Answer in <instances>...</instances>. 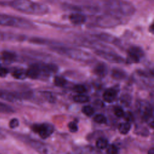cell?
<instances>
[{
	"label": "cell",
	"mask_w": 154,
	"mask_h": 154,
	"mask_svg": "<svg viewBox=\"0 0 154 154\" xmlns=\"http://www.w3.org/2000/svg\"><path fill=\"white\" fill-rule=\"evenodd\" d=\"M10 5L19 11L34 15H43L48 13L49 8L46 5L32 0H13Z\"/></svg>",
	"instance_id": "1"
},
{
	"label": "cell",
	"mask_w": 154,
	"mask_h": 154,
	"mask_svg": "<svg viewBox=\"0 0 154 154\" xmlns=\"http://www.w3.org/2000/svg\"><path fill=\"white\" fill-rule=\"evenodd\" d=\"M104 7L107 13L120 17L131 16L135 11L134 5L125 0H108Z\"/></svg>",
	"instance_id": "2"
},
{
	"label": "cell",
	"mask_w": 154,
	"mask_h": 154,
	"mask_svg": "<svg viewBox=\"0 0 154 154\" xmlns=\"http://www.w3.org/2000/svg\"><path fill=\"white\" fill-rule=\"evenodd\" d=\"M51 49L59 54L80 62L90 63L94 60L90 54L79 49L64 46H54Z\"/></svg>",
	"instance_id": "3"
},
{
	"label": "cell",
	"mask_w": 154,
	"mask_h": 154,
	"mask_svg": "<svg viewBox=\"0 0 154 154\" xmlns=\"http://www.w3.org/2000/svg\"><path fill=\"white\" fill-rule=\"evenodd\" d=\"M0 25L25 29L35 28L32 22L26 19L3 13H0Z\"/></svg>",
	"instance_id": "4"
},
{
	"label": "cell",
	"mask_w": 154,
	"mask_h": 154,
	"mask_svg": "<svg viewBox=\"0 0 154 154\" xmlns=\"http://www.w3.org/2000/svg\"><path fill=\"white\" fill-rule=\"evenodd\" d=\"M122 18L107 13L98 16L95 20V25L101 28H112L122 24Z\"/></svg>",
	"instance_id": "5"
},
{
	"label": "cell",
	"mask_w": 154,
	"mask_h": 154,
	"mask_svg": "<svg viewBox=\"0 0 154 154\" xmlns=\"http://www.w3.org/2000/svg\"><path fill=\"white\" fill-rule=\"evenodd\" d=\"M11 134L19 139L21 141L25 143V144L29 145L30 147L33 148L34 150H37L40 153H48L49 152V147L48 146L45 145L44 143L41 141L35 140L34 139H32L30 137L16 132H11Z\"/></svg>",
	"instance_id": "6"
},
{
	"label": "cell",
	"mask_w": 154,
	"mask_h": 154,
	"mask_svg": "<svg viewBox=\"0 0 154 154\" xmlns=\"http://www.w3.org/2000/svg\"><path fill=\"white\" fill-rule=\"evenodd\" d=\"M96 54L102 58L112 63H122L125 61L124 58L117 54L108 51L106 49H96Z\"/></svg>",
	"instance_id": "7"
},
{
	"label": "cell",
	"mask_w": 154,
	"mask_h": 154,
	"mask_svg": "<svg viewBox=\"0 0 154 154\" xmlns=\"http://www.w3.org/2000/svg\"><path fill=\"white\" fill-rule=\"evenodd\" d=\"M32 129L37 133L42 139H46L50 137L54 131V126L49 123L34 124L32 126Z\"/></svg>",
	"instance_id": "8"
},
{
	"label": "cell",
	"mask_w": 154,
	"mask_h": 154,
	"mask_svg": "<svg viewBox=\"0 0 154 154\" xmlns=\"http://www.w3.org/2000/svg\"><path fill=\"white\" fill-rule=\"evenodd\" d=\"M143 56L144 52L140 48L132 46L128 51V57L126 61L127 63H138Z\"/></svg>",
	"instance_id": "9"
},
{
	"label": "cell",
	"mask_w": 154,
	"mask_h": 154,
	"mask_svg": "<svg viewBox=\"0 0 154 154\" xmlns=\"http://www.w3.org/2000/svg\"><path fill=\"white\" fill-rule=\"evenodd\" d=\"M27 78L32 79H37L42 76H44L42 63H33L26 70Z\"/></svg>",
	"instance_id": "10"
},
{
	"label": "cell",
	"mask_w": 154,
	"mask_h": 154,
	"mask_svg": "<svg viewBox=\"0 0 154 154\" xmlns=\"http://www.w3.org/2000/svg\"><path fill=\"white\" fill-rule=\"evenodd\" d=\"M138 109L140 114L141 115L142 118L145 121H147L148 120H150V118H152V107L147 102L143 100L139 102L138 105Z\"/></svg>",
	"instance_id": "11"
},
{
	"label": "cell",
	"mask_w": 154,
	"mask_h": 154,
	"mask_svg": "<svg viewBox=\"0 0 154 154\" xmlns=\"http://www.w3.org/2000/svg\"><path fill=\"white\" fill-rule=\"evenodd\" d=\"M0 99L6 101L14 102L22 99L21 93L10 91L4 89H0Z\"/></svg>",
	"instance_id": "12"
},
{
	"label": "cell",
	"mask_w": 154,
	"mask_h": 154,
	"mask_svg": "<svg viewBox=\"0 0 154 154\" xmlns=\"http://www.w3.org/2000/svg\"><path fill=\"white\" fill-rule=\"evenodd\" d=\"M25 38L24 35L0 31V42H19Z\"/></svg>",
	"instance_id": "13"
},
{
	"label": "cell",
	"mask_w": 154,
	"mask_h": 154,
	"mask_svg": "<svg viewBox=\"0 0 154 154\" xmlns=\"http://www.w3.org/2000/svg\"><path fill=\"white\" fill-rule=\"evenodd\" d=\"M70 22L76 25H80L84 23L87 20V17L85 14L80 12H75L71 13L69 16Z\"/></svg>",
	"instance_id": "14"
},
{
	"label": "cell",
	"mask_w": 154,
	"mask_h": 154,
	"mask_svg": "<svg viewBox=\"0 0 154 154\" xmlns=\"http://www.w3.org/2000/svg\"><path fill=\"white\" fill-rule=\"evenodd\" d=\"M117 94V91L116 89L112 88H109L106 89L103 94V98L104 100L108 103L112 102Z\"/></svg>",
	"instance_id": "15"
},
{
	"label": "cell",
	"mask_w": 154,
	"mask_h": 154,
	"mask_svg": "<svg viewBox=\"0 0 154 154\" xmlns=\"http://www.w3.org/2000/svg\"><path fill=\"white\" fill-rule=\"evenodd\" d=\"M94 38H96L97 40L112 43H116L118 42V40L114 37L113 35L106 34V33H100L98 34L93 35Z\"/></svg>",
	"instance_id": "16"
},
{
	"label": "cell",
	"mask_w": 154,
	"mask_h": 154,
	"mask_svg": "<svg viewBox=\"0 0 154 154\" xmlns=\"http://www.w3.org/2000/svg\"><path fill=\"white\" fill-rule=\"evenodd\" d=\"M94 72L99 76H103L107 73V67L104 63H98L94 69Z\"/></svg>",
	"instance_id": "17"
},
{
	"label": "cell",
	"mask_w": 154,
	"mask_h": 154,
	"mask_svg": "<svg viewBox=\"0 0 154 154\" xmlns=\"http://www.w3.org/2000/svg\"><path fill=\"white\" fill-rule=\"evenodd\" d=\"M111 76L117 80H122L126 78V74L125 72L120 69L114 68L111 71Z\"/></svg>",
	"instance_id": "18"
},
{
	"label": "cell",
	"mask_w": 154,
	"mask_h": 154,
	"mask_svg": "<svg viewBox=\"0 0 154 154\" xmlns=\"http://www.w3.org/2000/svg\"><path fill=\"white\" fill-rule=\"evenodd\" d=\"M12 76L17 79H24L27 78L26 70L23 69H16L12 72Z\"/></svg>",
	"instance_id": "19"
},
{
	"label": "cell",
	"mask_w": 154,
	"mask_h": 154,
	"mask_svg": "<svg viewBox=\"0 0 154 154\" xmlns=\"http://www.w3.org/2000/svg\"><path fill=\"white\" fill-rule=\"evenodd\" d=\"M131 128V125L129 122H122L119 124L118 127V129L120 133L123 135L127 134L130 131Z\"/></svg>",
	"instance_id": "20"
},
{
	"label": "cell",
	"mask_w": 154,
	"mask_h": 154,
	"mask_svg": "<svg viewBox=\"0 0 154 154\" xmlns=\"http://www.w3.org/2000/svg\"><path fill=\"white\" fill-rule=\"evenodd\" d=\"M15 112L14 109L10 105L0 102V113L2 114H11Z\"/></svg>",
	"instance_id": "21"
},
{
	"label": "cell",
	"mask_w": 154,
	"mask_h": 154,
	"mask_svg": "<svg viewBox=\"0 0 154 154\" xmlns=\"http://www.w3.org/2000/svg\"><path fill=\"white\" fill-rule=\"evenodd\" d=\"M73 99L75 102L83 103H86V102H89L90 100V98L88 96H87L85 94H78L74 96Z\"/></svg>",
	"instance_id": "22"
},
{
	"label": "cell",
	"mask_w": 154,
	"mask_h": 154,
	"mask_svg": "<svg viewBox=\"0 0 154 154\" xmlns=\"http://www.w3.org/2000/svg\"><path fill=\"white\" fill-rule=\"evenodd\" d=\"M108 146V141L103 137L99 138L96 141V146L99 149H105Z\"/></svg>",
	"instance_id": "23"
},
{
	"label": "cell",
	"mask_w": 154,
	"mask_h": 154,
	"mask_svg": "<svg viewBox=\"0 0 154 154\" xmlns=\"http://www.w3.org/2000/svg\"><path fill=\"white\" fill-rule=\"evenodd\" d=\"M2 58L6 61H13L16 59V55L14 52L8 51H4L2 54Z\"/></svg>",
	"instance_id": "24"
},
{
	"label": "cell",
	"mask_w": 154,
	"mask_h": 154,
	"mask_svg": "<svg viewBox=\"0 0 154 154\" xmlns=\"http://www.w3.org/2000/svg\"><path fill=\"white\" fill-rule=\"evenodd\" d=\"M54 84L57 86V87H64L67 83V80L63 76H56L54 78Z\"/></svg>",
	"instance_id": "25"
},
{
	"label": "cell",
	"mask_w": 154,
	"mask_h": 154,
	"mask_svg": "<svg viewBox=\"0 0 154 154\" xmlns=\"http://www.w3.org/2000/svg\"><path fill=\"white\" fill-rule=\"evenodd\" d=\"M82 112L85 116L90 117L94 114V109L93 106H91L90 105H85L82 107Z\"/></svg>",
	"instance_id": "26"
},
{
	"label": "cell",
	"mask_w": 154,
	"mask_h": 154,
	"mask_svg": "<svg viewBox=\"0 0 154 154\" xmlns=\"http://www.w3.org/2000/svg\"><path fill=\"white\" fill-rule=\"evenodd\" d=\"M94 121L98 124H105L106 123V118L102 114H97L93 118Z\"/></svg>",
	"instance_id": "27"
},
{
	"label": "cell",
	"mask_w": 154,
	"mask_h": 154,
	"mask_svg": "<svg viewBox=\"0 0 154 154\" xmlns=\"http://www.w3.org/2000/svg\"><path fill=\"white\" fill-rule=\"evenodd\" d=\"M73 90L78 94H84L86 92L87 89L82 84H76L74 85Z\"/></svg>",
	"instance_id": "28"
},
{
	"label": "cell",
	"mask_w": 154,
	"mask_h": 154,
	"mask_svg": "<svg viewBox=\"0 0 154 154\" xmlns=\"http://www.w3.org/2000/svg\"><path fill=\"white\" fill-rule=\"evenodd\" d=\"M106 153L109 154H116L119 152V149L116 145L111 144L107 146Z\"/></svg>",
	"instance_id": "29"
},
{
	"label": "cell",
	"mask_w": 154,
	"mask_h": 154,
	"mask_svg": "<svg viewBox=\"0 0 154 154\" xmlns=\"http://www.w3.org/2000/svg\"><path fill=\"white\" fill-rule=\"evenodd\" d=\"M68 128L69 129V131L71 132H76L78 129V127L77 125V123L75 122H70L68 123L67 125Z\"/></svg>",
	"instance_id": "30"
},
{
	"label": "cell",
	"mask_w": 154,
	"mask_h": 154,
	"mask_svg": "<svg viewBox=\"0 0 154 154\" xmlns=\"http://www.w3.org/2000/svg\"><path fill=\"white\" fill-rule=\"evenodd\" d=\"M114 113L117 117H122L124 116L125 112L122 107L117 106L114 109Z\"/></svg>",
	"instance_id": "31"
},
{
	"label": "cell",
	"mask_w": 154,
	"mask_h": 154,
	"mask_svg": "<svg viewBox=\"0 0 154 154\" xmlns=\"http://www.w3.org/2000/svg\"><path fill=\"white\" fill-rule=\"evenodd\" d=\"M19 125V121L16 118L12 119L9 122V127L11 129H15Z\"/></svg>",
	"instance_id": "32"
},
{
	"label": "cell",
	"mask_w": 154,
	"mask_h": 154,
	"mask_svg": "<svg viewBox=\"0 0 154 154\" xmlns=\"http://www.w3.org/2000/svg\"><path fill=\"white\" fill-rule=\"evenodd\" d=\"M8 73V70L5 68L4 67L2 66L0 67V77L1 78H4L7 76V75Z\"/></svg>",
	"instance_id": "33"
},
{
	"label": "cell",
	"mask_w": 154,
	"mask_h": 154,
	"mask_svg": "<svg viewBox=\"0 0 154 154\" xmlns=\"http://www.w3.org/2000/svg\"><path fill=\"white\" fill-rule=\"evenodd\" d=\"M123 117H125V118H126V119L127 120V122H129L130 121H132L133 120V115L131 112L125 113Z\"/></svg>",
	"instance_id": "34"
},
{
	"label": "cell",
	"mask_w": 154,
	"mask_h": 154,
	"mask_svg": "<svg viewBox=\"0 0 154 154\" xmlns=\"http://www.w3.org/2000/svg\"><path fill=\"white\" fill-rule=\"evenodd\" d=\"M148 153L149 154H153L154 153V149H153V147L151 148L150 149H149V150L148 152Z\"/></svg>",
	"instance_id": "35"
},
{
	"label": "cell",
	"mask_w": 154,
	"mask_h": 154,
	"mask_svg": "<svg viewBox=\"0 0 154 154\" xmlns=\"http://www.w3.org/2000/svg\"><path fill=\"white\" fill-rule=\"evenodd\" d=\"M1 64H0V67H1Z\"/></svg>",
	"instance_id": "36"
}]
</instances>
